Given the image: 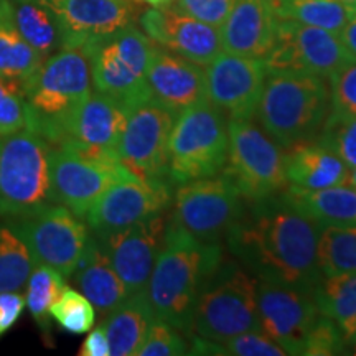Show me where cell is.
Listing matches in <instances>:
<instances>
[{
    "label": "cell",
    "instance_id": "obj_42",
    "mask_svg": "<svg viewBox=\"0 0 356 356\" xmlns=\"http://www.w3.org/2000/svg\"><path fill=\"white\" fill-rule=\"evenodd\" d=\"M234 0H173L170 6L185 15L220 29L233 8Z\"/></svg>",
    "mask_w": 356,
    "mask_h": 356
},
{
    "label": "cell",
    "instance_id": "obj_13",
    "mask_svg": "<svg viewBox=\"0 0 356 356\" xmlns=\"http://www.w3.org/2000/svg\"><path fill=\"white\" fill-rule=\"evenodd\" d=\"M134 175L121 162L86 157L65 147L50 145L48 177L51 203L63 204L83 218L91 204L118 180Z\"/></svg>",
    "mask_w": 356,
    "mask_h": 356
},
{
    "label": "cell",
    "instance_id": "obj_44",
    "mask_svg": "<svg viewBox=\"0 0 356 356\" xmlns=\"http://www.w3.org/2000/svg\"><path fill=\"white\" fill-rule=\"evenodd\" d=\"M79 355L81 356H109L111 355L109 340L108 337H106V332L104 328H102V325L88 333L86 340L83 341L81 348H79Z\"/></svg>",
    "mask_w": 356,
    "mask_h": 356
},
{
    "label": "cell",
    "instance_id": "obj_37",
    "mask_svg": "<svg viewBox=\"0 0 356 356\" xmlns=\"http://www.w3.org/2000/svg\"><path fill=\"white\" fill-rule=\"evenodd\" d=\"M30 129V109L24 91L0 78V136Z\"/></svg>",
    "mask_w": 356,
    "mask_h": 356
},
{
    "label": "cell",
    "instance_id": "obj_38",
    "mask_svg": "<svg viewBox=\"0 0 356 356\" xmlns=\"http://www.w3.org/2000/svg\"><path fill=\"white\" fill-rule=\"evenodd\" d=\"M188 353L190 346L180 335V330L159 318H155L144 343L137 350V356H180Z\"/></svg>",
    "mask_w": 356,
    "mask_h": 356
},
{
    "label": "cell",
    "instance_id": "obj_4",
    "mask_svg": "<svg viewBox=\"0 0 356 356\" xmlns=\"http://www.w3.org/2000/svg\"><path fill=\"white\" fill-rule=\"evenodd\" d=\"M257 289L259 279L251 270L233 261H221L200 293L190 335L225 341L239 333L261 330Z\"/></svg>",
    "mask_w": 356,
    "mask_h": 356
},
{
    "label": "cell",
    "instance_id": "obj_47",
    "mask_svg": "<svg viewBox=\"0 0 356 356\" xmlns=\"http://www.w3.org/2000/svg\"><path fill=\"white\" fill-rule=\"evenodd\" d=\"M345 338H346V341H348V343L356 345V320L353 322V325L350 327V330L345 333Z\"/></svg>",
    "mask_w": 356,
    "mask_h": 356
},
{
    "label": "cell",
    "instance_id": "obj_41",
    "mask_svg": "<svg viewBox=\"0 0 356 356\" xmlns=\"http://www.w3.org/2000/svg\"><path fill=\"white\" fill-rule=\"evenodd\" d=\"M332 109L356 114V60L328 76Z\"/></svg>",
    "mask_w": 356,
    "mask_h": 356
},
{
    "label": "cell",
    "instance_id": "obj_48",
    "mask_svg": "<svg viewBox=\"0 0 356 356\" xmlns=\"http://www.w3.org/2000/svg\"><path fill=\"white\" fill-rule=\"evenodd\" d=\"M139 2L150 3L152 7H159V6H165V3H170L173 0H139Z\"/></svg>",
    "mask_w": 356,
    "mask_h": 356
},
{
    "label": "cell",
    "instance_id": "obj_45",
    "mask_svg": "<svg viewBox=\"0 0 356 356\" xmlns=\"http://www.w3.org/2000/svg\"><path fill=\"white\" fill-rule=\"evenodd\" d=\"M338 37H340L341 43L345 44L346 50L350 51V55L356 60V10L351 13L350 20L346 22V25L338 33Z\"/></svg>",
    "mask_w": 356,
    "mask_h": 356
},
{
    "label": "cell",
    "instance_id": "obj_49",
    "mask_svg": "<svg viewBox=\"0 0 356 356\" xmlns=\"http://www.w3.org/2000/svg\"><path fill=\"white\" fill-rule=\"evenodd\" d=\"M341 3H345L346 7H350L351 10H356V0H340Z\"/></svg>",
    "mask_w": 356,
    "mask_h": 356
},
{
    "label": "cell",
    "instance_id": "obj_16",
    "mask_svg": "<svg viewBox=\"0 0 356 356\" xmlns=\"http://www.w3.org/2000/svg\"><path fill=\"white\" fill-rule=\"evenodd\" d=\"M170 188L167 181H145L136 175L118 180L84 215L88 228L101 238L163 213L170 204Z\"/></svg>",
    "mask_w": 356,
    "mask_h": 356
},
{
    "label": "cell",
    "instance_id": "obj_36",
    "mask_svg": "<svg viewBox=\"0 0 356 356\" xmlns=\"http://www.w3.org/2000/svg\"><path fill=\"white\" fill-rule=\"evenodd\" d=\"M50 315L56 323L71 335H83L96 322V309L81 292L66 287L61 297L53 304Z\"/></svg>",
    "mask_w": 356,
    "mask_h": 356
},
{
    "label": "cell",
    "instance_id": "obj_15",
    "mask_svg": "<svg viewBox=\"0 0 356 356\" xmlns=\"http://www.w3.org/2000/svg\"><path fill=\"white\" fill-rule=\"evenodd\" d=\"M355 58L337 33L318 26L279 19L266 65L269 70H293L328 79Z\"/></svg>",
    "mask_w": 356,
    "mask_h": 356
},
{
    "label": "cell",
    "instance_id": "obj_30",
    "mask_svg": "<svg viewBox=\"0 0 356 356\" xmlns=\"http://www.w3.org/2000/svg\"><path fill=\"white\" fill-rule=\"evenodd\" d=\"M315 305L346 333L356 320V273L323 277L312 291Z\"/></svg>",
    "mask_w": 356,
    "mask_h": 356
},
{
    "label": "cell",
    "instance_id": "obj_46",
    "mask_svg": "<svg viewBox=\"0 0 356 356\" xmlns=\"http://www.w3.org/2000/svg\"><path fill=\"white\" fill-rule=\"evenodd\" d=\"M345 185L350 186L351 190L356 191V167L355 168H350V170H348V177H346Z\"/></svg>",
    "mask_w": 356,
    "mask_h": 356
},
{
    "label": "cell",
    "instance_id": "obj_31",
    "mask_svg": "<svg viewBox=\"0 0 356 356\" xmlns=\"http://www.w3.org/2000/svg\"><path fill=\"white\" fill-rule=\"evenodd\" d=\"M273 7L277 19L318 26L337 35L355 12L340 0H273Z\"/></svg>",
    "mask_w": 356,
    "mask_h": 356
},
{
    "label": "cell",
    "instance_id": "obj_1",
    "mask_svg": "<svg viewBox=\"0 0 356 356\" xmlns=\"http://www.w3.org/2000/svg\"><path fill=\"white\" fill-rule=\"evenodd\" d=\"M320 225L280 195L249 202L226 231L228 249L259 280L312 292L323 279L318 269Z\"/></svg>",
    "mask_w": 356,
    "mask_h": 356
},
{
    "label": "cell",
    "instance_id": "obj_10",
    "mask_svg": "<svg viewBox=\"0 0 356 356\" xmlns=\"http://www.w3.org/2000/svg\"><path fill=\"white\" fill-rule=\"evenodd\" d=\"M3 220L26 244L35 266L47 264L65 277L73 275L91 238L81 218L58 203Z\"/></svg>",
    "mask_w": 356,
    "mask_h": 356
},
{
    "label": "cell",
    "instance_id": "obj_19",
    "mask_svg": "<svg viewBox=\"0 0 356 356\" xmlns=\"http://www.w3.org/2000/svg\"><path fill=\"white\" fill-rule=\"evenodd\" d=\"M167 218L163 213L145 218L115 233L95 238L106 252L115 274L126 286L127 296L145 292L165 238Z\"/></svg>",
    "mask_w": 356,
    "mask_h": 356
},
{
    "label": "cell",
    "instance_id": "obj_21",
    "mask_svg": "<svg viewBox=\"0 0 356 356\" xmlns=\"http://www.w3.org/2000/svg\"><path fill=\"white\" fill-rule=\"evenodd\" d=\"M60 29L61 48H83L131 24L129 0H43ZM60 48V50H61Z\"/></svg>",
    "mask_w": 356,
    "mask_h": 356
},
{
    "label": "cell",
    "instance_id": "obj_3",
    "mask_svg": "<svg viewBox=\"0 0 356 356\" xmlns=\"http://www.w3.org/2000/svg\"><path fill=\"white\" fill-rule=\"evenodd\" d=\"M332 109L325 78L293 70H269L256 115L282 147L318 139Z\"/></svg>",
    "mask_w": 356,
    "mask_h": 356
},
{
    "label": "cell",
    "instance_id": "obj_50",
    "mask_svg": "<svg viewBox=\"0 0 356 356\" xmlns=\"http://www.w3.org/2000/svg\"><path fill=\"white\" fill-rule=\"evenodd\" d=\"M355 355H356V345H355Z\"/></svg>",
    "mask_w": 356,
    "mask_h": 356
},
{
    "label": "cell",
    "instance_id": "obj_14",
    "mask_svg": "<svg viewBox=\"0 0 356 356\" xmlns=\"http://www.w3.org/2000/svg\"><path fill=\"white\" fill-rule=\"evenodd\" d=\"M173 122L175 115L154 99L129 109L119 142V162L140 180L170 184L167 177V147Z\"/></svg>",
    "mask_w": 356,
    "mask_h": 356
},
{
    "label": "cell",
    "instance_id": "obj_6",
    "mask_svg": "<svg viewBox=\"0 0 356 356\" xmlns=\"http://www.w3.org/2000/svg\"><path fill=\"white\" fill-rule=\"evenodd\" d=\"M157 43L129 24L118 32L83 48L96 91L127 108L150 97L145 73Z\"/></svg>",
    "mask_w": 356,
    "mask_h": 356
},
{
    "label": "cell",
    "instance_id": "obj_5",
    "mask_svg": "<svg viewBox=\"0 0 356 356\" xmlns=\"http://www.w3.org/2000/svg\"><path fill=\"white\" fill-rule=\"evenodd\" d=\"M228 122L210 101L198 102L175 115L167 147L170 184L218 175L228 160Z\"/></svg>",
    "mask_w": 356,
    "mask_h": 356
},
{
    "label": "cell",
    "instance_id": "obj_25",
    "mask_svg": "<svg viewBox=\"0 0 356 356\" xmlns=\"http://www.w3.org/2000/svg\"><path fill=\"white\" fill-rule=\"evenodd\" d=\"M73 275L83 296L104 317L129 297L126 286L115 274L114 267L111 266L108 256L95 236L89 238Z\"/></svg>",
    "mask_w": 356,
    "mask_h": 356
},
{
    "label": "cell",
    "instance_id": "obj_23",
    "mask_svg": "<svg viewBox=\"0 0 356 356\" xmlns=\"http://www.w3.org/2000/svg\"><path fill=\"white\" fill-rule=\"evenodd\" d=\"M277 22L273 0H234L229 15L218 29L221 50L266 60L274 44Z\"/></svg>",
    "mask_w": 356,
    "mask_h": 356
},
{
    "label": "cell",
    "instance_id": "obj_29",
    "mask_svg": "<svg viewBox=\"0 0 356 356\" xmlns=\"http://www.w3.org/2000/svg\"><path fill=\"white\" fill-rule=\"evenodd\" d=\"M13 22L30 47L43 60L61 48L55 13L43 0H8Z\"/></svg>",
    "mask_w": 356,
    "mask_h": 356
},
{
    "label": "cell",
    "instance_id": "obj_8",
    "mask_svg": "<svg viewBox=\"0 0 356 356\" xmlns=\"http://www.w3.org/2000/svg\"><path fill=\"white\" fill-rule=\"evenodd\" d=\"M91 95V68L81 48H61L43 61L26 88L30 131L44 140L53 129Z\"/></svg>",
    "mask_w": 356,
    "mask_h": 356
},
{
    "label": "cell",
    "instance_id": "obj_12",
    "mask_svg": "<svg viewBox=\"0 0 356 356\" xmlns=\"http://www.w3.org/2000/svg\"><path fill=\"white\" fill-rule=\"evenodd\" d=\"M126 122V106L102 92H91L53 129L47 142L86 157L119 162V142Z\"/></svg>",
    "mask_w": 356,
    "mask_h": 356
},
{
    "label": "cell",
    "instance_id": "obj_27",
    "mask_svg": "<svg viewBox=\"0 0 356 356\" xmlns=\"http://www.w3.org/2000/svg\"><path fill=\"white\" fill-rule=\"evenodd\" d=\"M279 195L289 207L318 225H356V191L346 185L315 191L289 185Z\"/></svg>",
    "mask_w": 356,
    "mask_h": 356
},
{
    "label": "cell",
    "instance_id": "obj_43",
    "mask_svg": "<svg viewBox=\"0 0 356 356\" xmlns=\"http://www.w3.org/2000/svg\"><path fill=\"white\" fill-rule=\"evenodd\" d=\"M25 299L19 292H0V337L20 318Z\"/></svg>",
    "mask_w": 356,
    "mask_h": 356
},
{
    "label": "cell",
    "instance_id": "obj_34",
    "mask_svg": "<svg viewBox=\"0 0 356 356\" xmlns=\"http://www.w3.org/2000/svg\"><path fill=\"white\" fill-rule=\"evenodd\" d=\"M65 275L47 264H37L29 277L26 307L43 332L50 330V310L65 292Z\"/></svg>",
    "mask_w": 356,
    "mask_h": 356
},
{
    "label": "cell",
    "instance_id": "obj_11",
    "mask_svg": "<svg viewBox=\"0 0 356 356\" xmlns=\"http://www.w3.org/2000/svg\"><path fill=\"white\" fill-rule=\"evenodd\" d=\"M243 210L241 191L221 170L218 175L180 185L170 220L202 241L218 243Z\"/></svg>",
    "mask_w": 356,
    "mask_h": 356
},
{
    "label": "cell",
    "instance_id": "obj_40",
    "mask_svg": "<svg viewBox=\"0 0 356 356\" xmlns=\"http://www.w3.org/2000/svg\"><path fill=\"white\" fill-rule=\"evenodd\" d=\"M222 346V355L234 356H284L287 355L280 346L270 340L262 330L239 333L220 341Z\"/></svg>",
    "mask_w": 356,
    "mask_h": 356
},
{
    "label": "cell",
    "instance_id": "obj_22",
    "mask_svg": "<svg viewBox=\"0 0 356 356\" xmlns=\"http://www.w3.org/2000/svg\"><path fill=\"white\" fill-rule=\"evenodd\" d=\"M150 97L173 115L207 101V76L193 63L157 44L145 73Z\"/></svg>",
    "mask_w": 356,
    "mask_h": 356
},
{
    "label": "cell",
    "instance_id": "obj_2",
    "mask_svg": "<svg viewBox=\"0 0 356 356\" xmlns=\"http://www.w3.org/2000/svg\"><path fill=\"white\" fill-rule=\"evenodd\" d=\"M221 261L220 243L202 241L168 220L145 289L155 317L190 335L200 293Z\"/></svg>",
    "mask_w": 356,
    "mask_h": 356
},
{
    "label": "cell",
    "instance_id": "obj_24",
    "mask_svg": "<svg viewBox=\"0 0 356 356\" xmlns=\"http://www.w3.org/2000/svg\"><path fill=\"white\" fill-rule=\"evenodd\" d=\"M350 168L343 160L318 142H304L287 147V184L302 190H323L345 185Z\"/></svg>",
    "mask_w": 356,
    "mask_h": 356
},
{
    "label": "cell",
    "instance_id": "obj_20",
    "mask_svg": "<svg viewBox=\"0 0 356 356\" xmlns=\"http://www.w3.org/2000/svg\"><path fill=\"white\" fill-rule=\"evenodd\" d=\"M140 25L147 37L160 47L197 65L207 66L222 51L216 26L180 13L170 3L145 10Z\"/></svg>",
    "mask_w": 356,
    "mask_h": 356
},
{
    "label": "cell",
    "instance_id": "obj_26",
    "mask_svg": "<svg viewBox=\"0 0 356 356\" xmlns=\"http://www.w3.org/2000/svg\"><path fill=\"white\" fill-rule=\"evenodd\" d=\"M155 314L147 292L134 293L106 315L102 328L109 340L111 355L131 356L144 343L155 322Z\"/></svg>",
    "mask_w": 356,
    "mask_h": 356
},
{
    "label": "cell",
    "instance_id": "obj_35",
    "mask_svg": "<svg viewBox=\"0 0 356 356\" xmlns=\"http://www.w3.org/2000/svg\"><path fill=\"white\" fill-rule=\"evenodd\" d=\"M337 157L343 160L348 168L356 167V114L330 109L325 119L318 139L315 140Z\"/></svg>",
    "mask_w": 356,
    "mask_h": 356
},
{
    "label": "cell",
    "instance_id": "obj_17",
    "mask_svg": "<svg viewBox=\"0 0 356 356\" xmlns=\"http://www.w3.org/2000/svg\"><path fill=\"white\" fill-rule=\"evenodd\" d=\"M207 97L229 119H252L259 106L267 65L259 58L221 51L204 70Z\"/></svg>",
    "mask_w": 356,
    "mask_h": 356
},
{
    "label": "cell",
    "instance_id": "obj_39",
    "mask_svg": "<svg viewBox=\"0 0 356 356\" xmlns=\"http://www.w3.org/2000/svg\"><path fill=\"white\" fill-rule=\"evenodd\" d=\"M346 338L343 330L335 320L325 317L320 314L315 320L314 327L307 340L305 355L307 356H332L343 355L346 350Z\"/></svg>",
    "mask_w": 356,
    "mask_h": 356
},
{
    "label": "cell",
    "instance_id": "obj_33",
    "mask_svg": "<svg viewBox=\"0 0 356 356\" xmlns=\"http://www.w3.org/2000/svg\"><path fill=\"white\" fill-rule=\"evenodd\" d=\"M33 267L35 261L26 244L0 218V292H19Z\"/></svg>",
    "mask_w": 356,
    "mask_h": 356
},
{
    "label": "cell",
    "instance_id": "obj_9",
    "mask_svg": "<svg viewBox=\"0 0 356 356\" xmlns=\"http://www.w3.org/2000/svg\"><path fill=\"white\" fill-rule=\"evenodd\" d=\"M228 167L222 170L234 181L243 198L257 202L286 190V152L252 119H229Z\"/></svg>",
    "mask_w": 356,
    "mask_h": 356
},
{
    "label": "cell",
    "instance_id": "obj_32",
    "mask_svg": "<svg viewBox=\"0 0 356 356\" xmlns=\"http://www.w3.org/2000/svg\"><path fill=\"white\" fill-rule=\"evenodd\" d=\"M317 259L323 277L356 273V225H320Z\"/></svg>",
    "mask_w": 356,
    "mask_h": 356
},
{
    "label": "cell",
    "instance_id": "obj_7",
    "mask_svg": "<svg viewBox=\"0 0 356 356\" xmlns=\"http://www.w3.org/2000/svg\"><path fill=\"white\" fill-rule=\"evenodd\" d=\"M50 144L30 129L0 136V218H15L51 203Z\"/></svg>",
    "mask_w": 356,
    "mask_h": 356
},
{
    "label": "cell",
    "instance_id": "obj_18",
    "mask_svg": "<svg viewBox=\"0 0 356 356\" xmlns=\"http://www.w3.org/2000/svg\"><path fill=\"white\" fill-rule=\"evenodd\" d=\"M261 330L287 355H305L309 333L320 312L312 292L259 280Z\"/></svg>",
    "mask_w": 356,
    "mask_h": 356
},
{
    "label": "cell",
    "instance_id": "obj_28",
    "mask_svg": "<svg viewBox=\"0 0 356 356\" xmlns=\"http://www.w3.org/2000/svg\"><path fill=\"white\" fill-rule=\"evenodd\" d=\"M43 61L17 29L8 0H0V78L17 84L25 95Z\"/></svg>",
    "mask_w": 356,
    "mask_h": 356
}]
</instances>
